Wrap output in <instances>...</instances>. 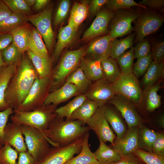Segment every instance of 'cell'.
<instances>
[{
    "mask_svg": "<svg viewBox=\"0 0 164 164\" xmlns=\"http://www.w3.org/2000/svg\"><path fill=\"white\" fill-rule=\"evenodd\" d=\"M36 71L26 52L17 66L5 94L9 107L17 110L24 101L36 79Z\"/></svg>",
    "mask_w": 164,
    "mask_h": 164,
    "instance_id": "6da1fadb",
    "label": "cell"
},
{
    "mask_svg": "<svg viewBox=\"0 0 164 164\" xmlns=\"http://www.w3.org/2000/svg\"><path fill=\"white\" fill-rule=\"evenodd\" d=\"M78 120L68 119L57 117L48 128L42 132L54 147L68 145L83 137L90 130Z\"/></svg>",
    "mask_w": 164,
    "mask_h": 164,
    "instance_id": "7a4b0ae2",
    "label": "cell"
},
{
    "mask_svg": "<svg viewBox=\"0 0 164 164\" xmlns=\"http://www.w3.org/2000/svg\"><path fill=\"white\" fill-rule=\"evenodd\" d=\"M57 106L53 104H43L29 111L14 110V114L10 116L12 122L37 129L41 132L46 130L57 117Z\"/></svg>",
    "mask_w": 164,
    "mask_h": 164,
    "instance_id": "3957f363",
    "label": "cell"
},
{
    "mask_svg": "<svg viewBox=\"0 0 164 164\" xmlns=\"http://www.w3.org/2000/svg\"><path fill=\"white\" fill-rule=\"evenodd\" d=\"M85 50L84 48L82 47L67 51L63 54L57 65L53 69L50 92L62 86L67 78L79 67Z\"/></svg>",
    "mask_w": 164,
    "mask_h": 164,
    "instance_id": "277c9868",
    "label": "cell"
},
{
    "mask_svg": "<svg viewBox=\"0 0 164 164\" xmlns=\"http://www.w3.org/2000/svg\"><path fill=\"white\" fill-rule=\"evenodd\" d=\"M52 83V77L37 78L26 97L16 110L29 111L43 104L50 92Z\"/></svg>",
    "mask_w": 164,
    "mask_h": 164,
    "instance_id": "5b68a950",
    "label": "cell"
},
{
    "mask_svg": "<svg viewBox=\"0 0 164 164\" xmlns=\"http://www.w3.org/2000/svg\"><path fill=\"white\" fill-rule=\"evenodd\" d=\"M22 125L27 151L38 162L50 150L49 141L39 130L29 126Z\"/></svg>",
    "mask_w": 164,
    "mask_h": 164,
    "instance_id": "8992f818",
    "label": "cell"
},
{
    "mask_svg": "<svg viewBox=\"0 0 164 164\" xmlns=\"http://www.w3.org/2000/svg\"><path fill=\"white\" fill-rule=\"evenodd\" d=\"M116 94L120 95L133 103H140L143 98V93L138 79L132 73H122L112 84Z\"/></svg>",
    "mask_w": 164,
    "mask_h": 164,
    "instance_id": "52a82bcc",
    "label": "cell"
},
{
    "mask_svg": "<svg viewBox=\"0 0 164 164\" xmlns=\"http://www.w3.org/2000/svg\"><path fill=\"white\" fill-rule=\"evenodd\" d=\"M135 21L136 41L138 42L158 30L163 23L164 18L156 12L146 11L140 14L138 13Z\"/></svg>",
    "mask_w": 164,
    "mask_h": 164,
    "instance_id": "ba28073f",
    "label": "cell"
},
{
    "mask_svg": "<svg viewBox=\"0 0 164 164\" xmlns=\"http://www.w3.org/2000/svg\"><path fill=\"white\" fill-rule=\"evenodd\" d=\"M84 136L67 146L50 148L37 164H64L75 155L80 152Z\"/></svg>",
    "mask_w": 164,
    "mask_h": 164,
    "instance_id": "9c48e42d",
    "label": "cell"
},
{
    "mask_svg": "<svg viewBox=\"0 0 164 164\" xmlns=\"http://www.w3.org/2000/svg\"><path fill=\"white\" fill-rule=\"evenodd\" d=\"M138 16V13L131 9L116 11L115 15L111 20L108 34L111 39L113 40L131 32L134 28L132 24L136 20Z\"/></svg>",
    "mask_w": 164,
    "mask_h": 164,
    "instance_id": "30bf717a",
    "label": "cell"
},
{
    "mask_svg": "<svg viewBox=\"0 0 164 164\" xmlns=\"http://www.w3.org/2000/svg\"><path fill=\"white\" fill-rule=\"evenodd\" d=\"M52 13V9L47 8L38 13L26 16L28 22L35 26L42 36L50 53L52 51L54 39L51 25Z\"/></svg>",
    "mask_w": 164,
    "mask_h": 164,
    "instance_id": "8fae6325",
    "label": "cell"
},
{
    "mask_svg": "<svg viewBox=\"0 0 164 164\" xmlns=\"http://www.w3.org/2000/svg\"><path fill=\"white\" fill-rule=\"evenodd\" d=\"M87 99L102 107L116 94L112 84L103 78L92 82L84 94Z\"/></svg>",
    "mask_w": 164,
    "mask_h": 164,
    "instance_id": "7c38bea8",
    "label": "cell"
},
{
    "mask_svg": "<svg viewBox=\"0 0 164 164\" xmlns=\"http://www.w3.org/2000/svg\"><path fill=\"white\" fill-rule=\"evenodd\" d=\"M87 124L90 129L94 131L99 140L113 145L116 136L110 127L104 115L103 107H98Z\"/></svg>",
    "mask_w": 164,
    "mask_h": 164,
    "instance_id": "4fadbf2b",
    "label": "cell"
},
{
    "mask_svg": "<svg viewBox=\"0 0 164 164\" xmlns=\"http://www.w3.org/2000/svg\"><path fill=\"white\" fill-rule=\"evenodd\" d=\"M115 14V12L108 9H101L96 15L90 26L84 32L81 41H87L106 34L108 31L109 22Z\"/></svg>",
    "mask_w": 164,
    "mask_h": 164,
    "instance_id": "5bb4252c",
    "label": "cell"
},
{
    "mask_svg": "<svg viewBox=\"0 0 164 164\" xmlns=\"http://www.w3.org/2000/svg\"><path fill=\"white\" fill-rule=\"evenodd\" d=\"M114 106L125 119L128 128L139 126L141 117L137 113L133 103L124 97L116 94L108 102Z\"/></svg>",
    "mask_w": 164,
    "mask_h": 164,
    "instance_id": "9a60e30c",
    "label": "cell"
},
{
    "mask_svg": "<svg viewBox=\"0 0 164 164\" xmlns=\"http://www.w3.org/2000/svg\"><path fill=\"white\" fill-rule=\"evenodd\" d=\"M112 40L108 34L97 38L85 49L84 57L100 61L108 58Z\"/></svg>",
    "mask_w": 164,
    "mask_h": 164,
    "instance_id": "2e32d148",
    "label": "cell"
},
{
    "mask_svg": "<svg viewBox=\"0 0 164 164\" xmlns=\"http://www.w3.org/2000/svg\"><path fill=\"white\" fill-rule=\"evenodd\" d=\"M138 126L128 128L121 138H115L112 145L121 156L133 153L138 148Z\"/></svg>",
    "mask_w": 164,
    "mask_h": 164,
    "instance_id": "e0dca14e",
    "label": "cell"
},
{
    "mask_svg": "<svg viewBox=\"0 0 164 164\" xmlns=\"http://www.w3.org/2000/svg\"><path fill=\"white\" fill-rule=\"evenodd\" d=\"M5 144L10 145L18 153L27 150L22 125L12 122L7 124L4 131L3 145Z\"/></svg>",
    "mask_w": 164,
    "mask_h": 164,
    "instance_id": "ac0fdd59",
    "label": "cell"
},
{
    "mask_svg": "<svg viewBox=\"0 0 164 164\" xmlns=\"http://www.w3.org/2000/svg\"><path fill=\"white\" fill-rule=\"evenodd\" d=\"M80 94L75 86L70 83H65L59 88L50 92L43 104H53L56 106L73 96Z\"/></svg>",
    "mask_w": 164,
    "mask_h": 164,
    "instance_id": "d6986e66",
    "label": "cell"
},
{
    "mask_svg": "<svg viewBox=\"0 0 164 164\" xmlns=\"http://www.w3.org/2000/svg\"><path fill=\"white\" fill-rule=\"evenodd\" d=\"M77 31L68 24L60 28L52 58L53 61L58 58L64 48L73 40Z\"/></svg>",
    "mask_w": 164,
    "mask_h": 164,
    "instance_id": "ffe728a7",
    "label": "cell"
},
{
    "mask_svg": "<svg viewBox=\"0 0 164 164\" xmlns=\"http://www.w3.org/2000/svg\"><path fill=\"white\" fill-rule=\"evenodd\" d=\"M26 52L36 71L38 77H52L53 61L52 58H46L38 56L29 49Z\"/></svg>",
    "mask_w": 164,
    "mask_h": 164,
    "instance_id": "44dd1931",
    "label": "cell"
},
{
    "mask_svg": "<svg viewBox=\"0 0 164 164\" xmlns=\"http://www.w3.org/2000/svg\"><path fill=\"white\" fill-rule=\"evenodd\" d=\"M89 137L88 132L84 135L81 149L78 155L68 160L64 164H99L90 148Z\"/></svg>",
    "mask_w": 164,
    "mask_h": 164,
    "instance_id": "7402d4cb",
    "label": "cell"
},
{
    "mask_svg": "<svg viewBox=\"0 0 164 164\" xmlns=\"http://www.w3.org/2000/svg\"><path fill=\"white\" fill-rule=\"evenodd\" d=\"M88 5V2L84 1L75 2L72 6L68 24L77 31L89 13Z\"/></svg>",
    "mask_w": 164,
    "mask_h": 164,
    "instance_id": "603a6c76",
    "label": "cell"
},
{
    "mask_svg": "<svg viewBox=\"0 0 164 164\" xmlns=\"http://www.w3.org/2000/svg\"><path fill=\"white\" fill-rule=\"evenodd\" d=\"M164 73L163 62H158L152 61L144 74L142 81L144 91L157 83L164 75Z\"/></svg>",
    "mask_w": 164,
    "mask_h": 164,
    "instance_id": "cb8c5ba5",
    "label": "cell"
},
{
    "mask_svg": "<svg viewBox=\"0 0 164 164\" xmlns=\"http://www.w3.org/2000/svg\"><path fill=\"white\" fill-rule=\"evenodd\" d=\"M102 107L107 121L117 135L116 138H121L126 131L121 117L116 110L108 105L106 104Z\"/></svg>",
    "mask_w": 164,
    "mask_h": 164,
    "instance_id": "d4e9b609",
    "label": "cell"
},
{
    "mask_svg": "<svg viewBox=\"0 0 164 164\" xmlns=\"http://www.w3.org/2000/svg\"><path fill=\"white\" fill-rule=\"evenodd\" d=\"M31 30L27 23L15 28L9 33L12 37V42L22 55L28 49V40Z\"/></svg>",
    "mask_w": 164,
    "mask_h": 164,
    "instance_id": "484cf974",
    "label": "cell"
},
{
    "mask_svg": "<svg viewBox=\"0 0 164 164\" xmlns=\"http://www.w3.org/2000/svg\"><path fill=\"white\" fill-rule=\"evenodd\" d=\"M17 66L6 65L0 69V111H3L9 108L5 101V94Z\"/></svg>",
    "mask_w": 164,
    "mask_h": 164,
    "instance_id": "4316f807",
    "label": "cell"
},
{
    "mask_svg": "<svg viewBox=\"0 0 164 164\" xmlns=\"http://www.w3.org/2000/svg\"><path fill=\"white\" fill-rule=\"evenodd\" d=\"M98 107L94 101L87 99L72 114L70 119L82 121L87 124Z\"/></svg>",
    "mask_w": 164,
    "mask_h": 164,
    "instance_id": "83f0119b",
    "label": "cell"
},
{
    "mask_svg": "<svg viewBox=\"0 0 164 164\" xmlns=\"http://www.w3.org/2000/svg\"><path fill=\"white\" fill-rule=\"evenodd\" d=\"M79 67L87 77L91 81H95L103 78L101 61L83 57Z\"/></svg>",
    "mask_w": 164,
    "mask_h": 164,
    "instance_id": "f1b7e54d",
    "label": "cell"
},
{
    "mask_svg": "<svg viewBox=\"0 0 164 164\" xmlns=\"http://www.w3.org/2000/svg\"><path fill=\"white\" fill-rule=\"evenodd\" d=\"M36 28L31 29L28 40V49L36 55L49 58L48 50Z\"/></svg>",
    "mask_w": 164,
    "mask_h": 164,
    "instance_id": "f546056e",
    "label": "cell"
},
{
    "mask_svg": "<svg viewBox=\"0 0 164 164\" xmlns=\"http://www.w3.org/2000/svg\"><path fill=\"white\" fill-rule=\"evenodd\" d=\"M100 144L94 153L99 164H108L119 160L122 156L118 152L99 140Z\"/></svg>",
    "mask_w": 164,
    "mask_h": 164,
    "instance_id": "4dcf8cb0",
    "label": "cell"
},
{
    "mask_svg": "<svg viewBox=\"0 0 164 164\" xmlns=\"http://www.w3.org/2000/svg\"><path fill=\"white\" fill-rule=\"evenodd\" d=\"M92 82L79 67L67 78L65 81L74 85L80 94H84Z\"/></svg>",
    "mask_w": 164,
    "mask_h": 164,
    "instance_id": "1f68e13d",
    "label": "cell"
},
{
    "mask_svg": "<svg viewBox=\"0 0 164 164\" xmlns=\"http://www.w3.org/2000/svg\"><path fill=\"white\" fill-rule=\"evenodd\" d=\"M103 78L113 84L117 80L121 72L116 60L111 57L101 61Z\"/></svg>",
    "mask_w": 164,
    "mask_h": 164,
    "instance_id": "d6a6232c",
    "label": "cell"
},
{
    "mask_svg": "<svg viewBox=\"0 0 164 164\" xmlns=\"http://www.w3.org/2000/svg\"><path fill=\"white\" fill-rule=\"evenodd\" d=\"M27 22L26 16L12 13L0 22V35L9 34L15 28Z\"/></svg>",
    "mask_w": 164,
    "mask_h": 164,
    "instance_id": "836d02e7",
    "label": "cell"
},
{
    "mask_svg": "<svg viewBox=\"0 0 164 164\" xmlns=\"http://www.w3.org/2000/svg\"><path fill=\"white\" fill-rule=\"evenodd\" d=\"M135 34H130L126 37L112 41L110 57L116 59L126 50L132 46Z\"/></svg>",
    "mask_w": 164,
    "mask_h": 164,
    "instance_id": "e575fe53",
    "label": "cell"
},
{
    "mask_svg": "<svg viewBox=\"0 0 164 164\" xmlns=\"http://www.w3.org/2000/svg\"><path fill=\"white\" fill-rule=\"evenodd\" d=\"M157 132L146 127H139L138 133V148L143 149L152 152L153 144Z\"/></svg>",
    "mask_w": 164,
    "mask_h": 164,
    "instance_id": "d590c367",
    "label": "cell"
},
{
    "mask_svg": "<svg viewBox=\"0 0 164 164\" xmlns=\"http://www.w3.org/2000/svg\"><path fill=\"white\" fill-rule=\"evenodd\" d=\"M87 99L84 94L76 96L65 105L56 108V113L57 117L61 118H66V120L70 119L72 113Z\"/></svg>",
    "mask_w": 164,
    "mask_h": 164,
    "instance_id": "8d00e7d4",
    "label": "cell"
},
{
    "mask_svg": "<svg viewBox=\"0 0 164 164\" xmlns=\"http://www.w3.org/2000/svg\"><path fill=\"white\" fill-rule=\"evenodd\" d=\"M160 87V84L157 82L144 91L146 108L150 112L153 111L161 106V99L158 93Z\"/></svg>",
    "mask_w": 164,
    "mask_h": 164,
    "instance_id": "74e56055",
    "label": "cell"
},
{
    "mask_svg": "<svg viewBox=\"0 0 164 164\" xmlns=\"http://www.w3.org/2000/svg\"><path fill=\"white\" fill-rule=\"evenodd\" d=\"M134 59V48L132 46L115 59L121 73H132Z\"/></svg>",
    "mask_w": 164,
    "mask_h": 164,
    "instance_id": "f35d334b",
    "label": "cell"
},
{
    "mask_svg": "<svg viewBox=\"0 0 164 164\" xmlns=\"http://www.w3.org/2000/svg\"><path fill=\"white\" fill-rule=\"evenodd\" d=\"M3 60L6 65H17L20 62L22 55L12 42L1 51Z\"/></svg>",
    "mask_w": 164,
    "mask_h": 164,
    "instance_id": "ab89813d",
    "label": "cell"
},
{
    "mask_svg": "<svg viewBox=\"0 0 164 164\" xmlns=\"http://www.w3.org/2000/svg\"><path fill=\"white\" fill-rule=\"evenodd\" d=\"M19 153L7 144L2 145L0 149V164H17Z\"/></svg>",
    "mask_w": 164,
    "mask_h": 164,
    "instance_id": "60d3db41",
    "label": "cell"
},
{
    "mask_svg": "<svg viewBox=\"0 0 164 164\" xmlns=\"http://www.w3.org/2000/svg\"><path fill=\"white\" fill-rule=\"evenodd\" d=\"M145 164H164V157L138 148L133 152Z\"/></svg>",
    "mask_w": 164,
    "mask_h": 164,
    "instance_id": "b9f144b4",
    "label": "cell"
},
{
    "mask_svg": "<svg viewBox=\"0 0 164 164\" xmlns=\"http://www.w3.org/2000/svg\"><path fill=\"white\" fill-rule=\"evenodd\" d=\"M108 9L116 12L124 9H130L133 6H138L147 9L148 8L140 5L133 0H108L105 5Z\"/></svg>",
    "mask_w": 164,
    "mask_h": 164,
    "instance_id": "7bdbcfd3",
    "label": "cell"
},
{
    "mask_svg": "<svg viewBox=\"0 0 164 164\" xmlns=\"http://www.w3.org/2000/svg\"><path fill=\"white\" fill-rule=\"evenodd\" d=\"M3 1L12 12L27 16L31 10L24 0H3Z\"/></svg>",
    "mask_w": 164,
    "mask_h": 164,
    "instance_id": "ee69618b",
    "label": "cell"
},
{
    "mask_svg": "<svg viewBox=\"0 0 164 164\" xmlns=\"http://www.w3.org/2000/svg\"><path fill=\"white\" fill-rule=\"evenodd\" d=\"M152 61L151 52L147 56L137 59L132 73L138 79L145 73Z\"/></svg>",
    "mask_w": 164,
    "mask_h": 164,
    "instance_id": "f6af8a7d",
    "label": "cell"
},
{
    "mask_svg": "<svg viewBox=\"0 0 164 164\" xmlns=\"http://www.w3.org/2000/svg\"><path fill=\"white\" fill-rule=\"evenodd\" d=\"M70 4L69 0H63L60 2L54 17V26H57L64 21L68 12Z\"/></svg>",
    "mask_w": 164,
    "mask_h": 164,
    "instance_id": "bcb514c9",
    "label": "cell"
},
{
    "mask_svg": "<svg viewBox=\"0 0 164 164\" xmlns=\"http://www.w3.org/2000/svg\"><path fill=\"white\" fill-rule=\"evenodd\" d=\"M137 43L134 47V58L137 59L146 56L151 53V46L148 40L145 39Z\"/></svg>",
    "mask_w": 164,
    "mask_h": 164,
    "instance_id": "7dc6e473",
    "label": "cell"
},
{
    "mask_svg": "<svg viewBox=\"0 0 164 164\" xmlns=\"http://www.w3.org/2000/svg\"><path fill=\"white\" fill-rule=\"evenodd\" d=\"M152 61L160 62L163 61L164 57V42L158 41L152 45L151 51Z\"/></svg>",
    "mask_w": 164,
    "mask_h": 164,
    "instance_id": "c3c4849f",
    "label": "cell"
},
{
    "mask_svg": "<svg viewBox=\"0 0 164 164\" xmlns=\"http://www.w3.org/2000/svg\"><path fill=\"white\" fill-rule=\"evenodd\" d=\"M14 113V110L10 107L0 111V144L3 145V134L4 129L7 124L9 117Z\"/></svg>",
    "mask_w": 164,
    "mask_h": 164,
    "instance_id": "681fc988",
    "label": "cell"
},
{
    "mask_svg": "<svg viewBox=\"0 0 164 164\" xmlns=\"http://www.w3.org/2000/svg\"><path fill=\"white\" fill-rule=\"evenodd\" d=\"M152 152L164 157V135L163 133L157 132L156 138L152 146Z\"/></svg>",
    "mask_w": 164,
    "mask_h": 164,
    "instance_id": "f907efd6",
    "label": "cell"
},
{
    "mask_svg": "<svg viewBox=\"0 0 164 164\" xmlns=\"http://www.w3.org/2000/svg\"><path fill=\"white\" fill-rule=\"evenodd\" d=\"M108 164H145L133 153L122 156L118 161Z\"/></svg>",
    "mask_w": 164,
    "mask_h": 164,
    "instance_id": "816d5d0a",
    "label": "cell"
},
{
    "mask_svg": "<svg viewBox=\"0 0 164 164\" xmlns=\"http://www.w3.org/2000/svg\"><path fill=\"white\" fill-rule=\"evenodd\" d=\"M108 1V0H92L88 5L89 13L92 16L96 15Z\"/></svg>",
    "mask_w": 164,
    "mask_h": 164,
    "instance_id": "f5cc1de1",
    "label": "cell"
},
{
    "mask_svg": "<svg viewBox=\"0 0 164 164\" xmlns=\"http://www.w3.org/2000/svg\"><path fill=\"white\" fill-rule=\"evenodd\" d=\"M37 163L38 162L27 150L19 153L17 164H37Z\"/></svg>",
    "mask_w": 164,
    "mask_h": 164,
    "instance_id": "db71d44e",
    "label": "cell"
},
{
    "mask_svg": "<svg viewBox=\"0 0 164 164\" xmlns=\"http://www.w3.org/2000/svg\"><path fill=\"white\" fill-rule=\"evenodd\" d=\"M138 4L147 8L159 9L164 5V0H142Z\"/></svg>",
    "mask_w": 164,
    "mask_h": 164,
    "instance_id": "11a10c76",
    "label": "cell"
},
{
    "mask_svg": "<svg viewBox=\"0 0 164 164\" xmlns=\"http://www.w3.org/2000/svg\"><path fill=\"white\" fill-rule=\"evenodd\" d=\"M12 13L3 0H0V22L9 17Z\"/></svg>",
    "mask_w": 164,
    "mask_h": 164,
    "instance_id": "9f6ffc18",
    "label": "cell"
},
{
    "mask_svg": "<svg viewBox=\"0 0 164 164\" xmlns=\"http://www.w3.org/2000/svg\"><path fill=\"white\" fill-rule=\"evenodd\" d=\"M12 41V36L9 34L0 35V51L9 45Z\"/></svg>",
    "mask_w": 164,
    "mask_h": 164,
    "instance_id": "6f0895ef",
    "label": "cell"
},
{
    "mask_svg": "<svg viewBox=\"0 0 164 164\" xmlns=\"http://www.w3.org/2000/svg\"><path fill=\"white\" fill-rule=\"evenodd\" d=\"M48 0H36L34 5L35 9L39 10L44 8L49 3Z\"/></svg>",
    "mask_w": 164,
    "mask_h": 164,
    "instance_id": "680465c9",
    "label": "cell"
},
{
    "mask_svg": "<svg viewBox=\"0 0 164 164\" xmlns=\"http://www.w3.org/2000/svg\"><path fill=\"white\" fill-rule=\"evenodd\" d=\"M27 5L29 7L34 5L36 0H24Z\"/></svg>",
    "mask_w": 164,
    "mask_h": 164,
    "instance_id": "91938a15",
    "label": "cell"
},
{
    "mask_svg": "<svg viewBox=\"0 0 164 164\" xmlns=\"http://www.w3.org/2000/svg\"><path fill=\"white\" fill-rule=\"evenodd\" d=\"M159 121L160 125L163 128L164 126V116L163 115L161 116L159 118Z\"/></svg>",
    "mask_w": 164,
    "mask_h": 164,
    "instance_id": "94428289",
    "label": "cell"
},
{
    "mask_svg": "<svg viewBox=\"0 0 164 164\" xmlns=\"http://www.w3.org/2000/svg\"><path fill=\"white\" fill-rule=\"evenodd\" d=\"M6 65L3 60L1 51H0V69L2 66Z\"/></svg>",
    "mask_w": 164,
    "mask_h": 164,
    "instance_id": "6125c7cd",
    "label": "cell"
},
{
    "mask_svg": "<svg viewBox=\"0 0 164 164\" xmlns=\"http://www.w3.org/2000/svg\"><path fill=\"white\" fill-rule=\"evenodd\" d=\"M3 145H2V144H0V149H1V148H2V146Z\"/></svg>",
    "mask_w": 164,
    "mask_h": 164,
    "instance_id": "be15d7a7",
    "label": "cell"
},
{
    "mask_svg": "<svg viewBox=\"0 0 164 164\" xmlns=\"http://www.w3.org/2000/svg\"></svg>",
    "mask_w": 164,
    "mask_h": 164,
    "instance_id": "e7e4bbea",
    "label": "cell"
}]
</instances>
